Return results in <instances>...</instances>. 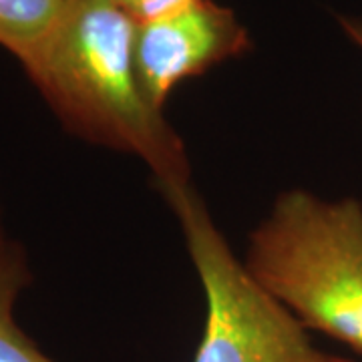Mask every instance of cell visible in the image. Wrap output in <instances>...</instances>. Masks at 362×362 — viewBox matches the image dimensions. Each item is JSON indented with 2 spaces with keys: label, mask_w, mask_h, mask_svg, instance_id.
Wrapping results in <instances>:
<instances>
[{
  "label": "cell",
  "mask_w": 362,
  "mask_h": 362,
  "mask_svg": "<svg viewBox=\"0 0 362 362\" xmlns=\"http://www.w3.org/2000/svg\"><path fill=\"white\" fill-rule=\"evenodd\" d=\"M338 25L342 28V33L349 37L358 49L362 51V18L358 16H346V14H338Z\"/></svg>",
  "instance_id": "obj_8"
},
{
  "label": "cell",
  "mask_w": 362,
  "mask_h": 362,
  "mask_svg": "<svg viewBox=\"0 0 362 362\" xmlns=\"http://www.w3.org/2000/svg\"><path fill=\"white\" fill-rule=\"evenodd\" d=\"M69 0H0V47L25 65L49 39Z\"/></svg>",
  "instance_id": "obj_6"
},
{
  "label": "cell",
  "mask_w": 362,
  "mask_h": 362,
  "mask_svg": "<svg viewBox=\"0 0 362 362\" xmlns=\"http://www.w3.org/2000/svg\"><path fill=\"white\" fill-rule=\"evenodd\" d=\"M6 240V235H4V230H2V216H0V244Z\"/></svg>",
  "instance_id": "obj_9"
},
{
  "label": "cell",
  "mask_w": 362,
  "mask_h": 362,
  "mask_svg": "<svg viewBox=\"0 0 362 362\" xmlns=\"http://www.w3.org/2000/svg\"><path fill=\"white\" fill-rule=\"evenodd\" d=\"M206 296V324L194 362H354L324 352L308 328L247 272L192 183L159 185Z\"/></svg>",
  "instance_id": "obj_3"
},
{
  "label": "cell",
  "mask_w": 362,
  "mask_h": 362,
  "mask_svg": "<svg viewBox=\"0 0 362 362\" xmlns=\"http://www.w3.org/2000/svg\"><path fill=\"white\" fill-rule=\"evenodd\" d=\"M30 284L33 272L25 247L6 238L0 244V362H57L14 318L16 302Z\"/></svg>",
  "instance_id": "obj_5"
},
{
  "label": "cell",
  "mask_w": 362,
  "mask_h": 362,
  "mask_svg": "<svg viewBox=\"0 0 362 362\" xmlns=\"http://www.w3.org/2000/svg\"><path fill=\"white\" fill-rule=\"evenodd\" d=\"M135 33L137 23L117 0H69L23 69L66 133L137 156L157 187L189 183L183 141L141 87Z\"/></svg>",
  "instance_id": "obj_1"
},
{
  "label": "cell",
  "mask_w": 362,
  "mask_h": 362,
  "mask_svg": "<svg viewBox=\"0 0 362 362\" xmlns=\"http://www.w3.org/2000/svg\"><path fill=\"white\" fill-rule=\"evenodd\" d=\"M117 2L125 8V13L135 23H147L163 14L173 13L185 4H192L195 0H117Z\"/></svg>",
  "instance_id": "obj_7"
},
{
  "label": "cell",
  "mask_w": 362,
  "mask_h": 362,
  "mask_svg": "<svg viewBox=\"0 0 362 362\" xmlns=\"http://www.w3.org/2000/svg\"><path fill=\"white\" fill-rule=\"evenodd\" d=\"M252 51V37L230 6L195 0L159 18L137 23L135 61L141 87L163 111L181 83Z\"/></svg>",
  "instance_id": "obj_4"
},
{
  "label": "cell",
  "mask_w": 362,
  "mask_h": 362,
  "mask_svg": "<svg viewBox=\"0 0 362 362\" xmlns=\"http://www.w3.org/2000/svg\"><path fill=\"white\" fill-rule=\"evenodd\" d=\"M244 264L306 328L362 356V202L280 194Z\"/></svg>",
  "instance_id": "obj_2"
}]
</instances>
